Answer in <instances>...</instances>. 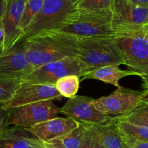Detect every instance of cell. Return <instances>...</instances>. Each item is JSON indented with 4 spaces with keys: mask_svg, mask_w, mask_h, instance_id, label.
Masks as SVG:
<instances>
[{
    "mask_svg": "<svg viewBox=\"0 0 148 148\" xmlns=\"http://www.w3.org/2000/svg\"><path fill=\"white\" fill-rule=\"evenodd\" d=\"M36 148H56V147H52V146L46 144V143H44V142L40 141L39 145L37 146V147Z\"/></svg>",
    "mask_w": 148,
    "mask_h": 148,
    "instance_id": "f546056e",
    "label": "cell"
},
{
    "mask_svg": "<svg viewBox=\"0 0 148 148\" xmlns=\"http://www.w3.org/2000/svg\"><path fill=\"white\" fill-rule=\"evenodd\" d=\"M86 72L85 65L78 58H65L38 66L21 79L30 83L55 85L63 77L73 75L80 77Z\"/></svg>",
    "mask_w": 148,
    "mask_h": 148,
    "instance_id": "8992f818",
    "label": "cell"
},
{
    "mask_svg": "<svg viewBox=\"0 0 148 148\" xmlns=\"http://www.w3.org/2000/svg\"><path fill=\"white\" fill-rule=\"evenodd\" d=\"M110 10L114 36L142 30L148 25V7L136 5L128 0H113Z\"/></svg>",
    "mask_w": 148,
    "mask_h": 148,
    "instance_id": "52a82bcc",
    "label": "cell"
},
{
    "mask_svg": "<svg viewBox=\"0 0 148 148\" xmlns=\"http://www.w3.org/2000/svg\"><path fill=\"white\" fill-rule=\"evenodd\" d=\"M147 97L148 93L145 90L120 87L110 95L94 100V106L107 115H126L137 108Z\"/></svg>",
    "mask_w": 148,
    "mask_h": 148,
    "instance_id": "ba28073f",
    "label": "cell"
},
{
    "mask_svg": "<svg viewBox=\"0 0 148 148\" xmlns=\"http://www.w3.org/2000/svg\"><path fill=\"white\" fill-rule=\"evenodd\" d=\"M21 82L20 79H0V104H6L12 98Z\"/></svg>",
    "mask_w": 148,
    "mask_h": 148,
    "instance_id": "603a6c76",
    "label": "cell"
},
{
    "mask_svg": "<svg viewBox=\"0 0 148 148\" xmlns=\"http://www.w3.org/2000/svg\"><path fill=\"white\" fill-rule=\"evenodd\" d=\"M40 140L26 129L13 126L0 137V148H36Z\"/></svg>",
    "mask_w": 148,
    "mask_h": 148,
    "instance_id": "9a60e30c",
    "label": "cell"
},
{
    "mask_svg": "<svg viewBox=\"0 0 148 148\" xmlns=\"http://www.w3.org/2000/svg\"><path fill=\"white\" fill-rule=\"evenodd\" d=\"M44 0H27L20 23V29L24 35L25 31L31 24L40 12ZM23 38V37H22Z\"/></svg>",
    "mask_w": 148,
    "mask_h": 148,
    "instance_id": "7402d4cb",
    "label": "cell"
},
{
    "mask_svg": "<svg viewBox=\"0 0 148 148\" xmlns=\"http://www.w3.org/2000/svg\"><path fill=\"white\" fill-rule=\"evenodd\" d=\"M147 33L148 25L142 30L118 33L113 37L121 54L123 64L136 76L140 77L142 82L148 79Z\"/></svg>",
    "mask_w": 148,
    "mask_h": 148,
    "instance_id": "3957f363",
    "label": "cell"
},
{
    "mask_svg": "<svg viewBox=\"0 0 148 148\" xmlns=\"http://www.w3.org/2000/svg\"><path fill=\"white\" fill-rule=\"evenodd\" d=\"M27 0H5L2 14L4 41L1 51L12 48L23 36L20 23Z\"/></svg>",
    "mask_w": 148,
    "mask_h": 148,
    "instance_id": "7c38bea8",
    "label": "cell"
},
{
    "mask_svg": "<svg viewBox=\"0 0 148 148\" xmlns=\"http://www.w3.org/2000/svg\"><path fill=\"white\" fill-rule=\"evenodd\" d=\"M57 30L77 38H113L111 10L74 8L59 25Z\"/></svg>",
    "mask_w": 148,
    "mask_h": 148,
    "instance_id": "7a4b0ae2",
    "label": "cell"
},
{
    "mask_svg": "<svg viewBox=\"0 0 148 148\" xmlns=\"http://www.w3.org/2000/svg\"><path fill=\"white\" fill-rule=\"evenodd\" d=\"M78 59L87 72L109 65L120 66L123 61L113 38H78Z\"/></svg>",
    "mask_w": 148,
    "mask_h": 148,
    "instance_id": "277c9868",
    "label": "cell"
},
{
    "mask_svg": "<svg viewBox=\"0 0 148 148\" xmlns=\"http://www.w3.org/2000/svg\"><path fill=\"white\" fill-rule=\"evenodd\" d=\"M84 131L85 127L80 123L78 127L68 134L45 143L56 148H79L84 138Z\"/></svg>",
    "mask_w": 148,
    "mask_h": 148,
    "instance_id": "d6986e66",
    "label": "cell"
},
{
    "mask_svg": "<svg viewBox=\"0 0 148 148\" xmlns=\"http://www.w3.org/2000/svg\"><path fill=\"white\" fill-rule=\"evenodd\" d=\"M60 113L78 122L88 124L105 123L113 118L95 108L94 99L84 95L68 98L65 105L60 108Z\"/></svg>",
    "mask_w": 148,
    "mask_h": 148,
    "instance_id": "30bf717a",
    "label": "cell"
},
{
    "mask_svg": "<svg viewBox=\"0 0 148 148\" xmlns=\"http://www.w3.org/2000/svg\"><path fill=\"white\" fill-rule=\"evenodd\" d=\"M76 75H68L57 81L55 86L64 98H71L76 95L79 88L80 79Z\"/></svg>",
    "mask_w": 148,
    "mask_h": 148,
    "instance_id": "ffe728a7",
    "label": "cell"
},
{
    "mask_svg": "<svg viewBox=\"0 0 148 148\" xmlns=\"http://www.w3.org/2000/svg\"><path fill=\"white\" fill-rule=\"evenodd\" d=\"M83 124L85 127V131L82 143L79 148H104L98 135L91 125L88 124Z\"/></svg>",
    "mask_w": 148,
    "mask_h": 148,
    "instance_id": "cb8c5ba5",
    "label": "cell"
},
{
    "mask_svg": "<svg viewBox=\"0 0 148 148\" xmlns=\"http://www.w3.org/2000/svg\"><path fill=\"white\" fill-rule=\"evenodd\" d=\"M76 1L77 0H44L40 12L26 29L20 41L40 32L57 30L66 16L75 8Z\"/></svg>",
    "mask_w": 148,
    "mask_h": 148,
    "instance_id": "5b68a950",
    "label": "cell"
},
{
    "mask_svg": "<svg viewBox=\"0 0 148 148\" xmlns=\"http://www.w3.org/2000/svg\"><path fill=\"white\" fill-rule=\"evenodd\" d=\"M146 38H147V40H148V33H147V34Z\"/></svg>",
    "mask_w": 148,
    "mask_h": 148,
    "instance_id": "d6a6232c",
    "label": "cell"
},
{
    "mask_svg": "<svg viewBox=\"0 0 148 148\" xmlns=\"http://www.w3.org/2000/svg\"><path fill=\"white\" fill-rule=\"evenodd\" d=\"M113 118L128 145L131 147L136 143H148V127L129 123L118 116Z\"/></svg>",
    "mask_w": 148,
    "mask_h": 148,
    "instance_id": "ac0fdd59",
    "label": "cell"
},
{
    "mask_svg": "<svg viewBox=\"0 0 148 148\" xmlns=\"http://www.w3.org/2000/svg\"><path fill=\"white\" fill-rule=\"evenodd\" d=\"M60 108L52 101H45L11 108L9 125L24 129L33 127L40 123L57 117Z\"/></svg>",
    "mask_w": 148,
    "mask_h": 148,
    "instance_id": "9c48e42d",
    "label": "cell"
},
{
    "mask_svg": "<svg viewBox=\"0 0 148 148\" xmlns=\"http://www.w3.org/2000/svg\"><path fill=\"white\" fill-rule=\"evenodd\" d=\"M62 98L54 85L34 84L22 81L12 98L5 104L10 108L45 101Z\"/></svg>",
    "mask_w": 148,
    "mask_h": 148,
    "instance_id": "4fadbf2b",
    "label": "cell"
},
{
    "mask_svg": "<svg viewBox=\"0 0 148 148\" xmlns=\"http://www.w3.org/2000/svg\"><path fill=\"white\" fill-rule=\"evenodd\" d=\"M10 111L11 108L5 104H0V137L10 127L8 121Z\"/></svg>",
    "mask_w": 148,
    "mask_h": 148,
    "instance_id": "484cf974",
    "label": "cell"
},
{
    "mask_svg": "<svg viewBox=\"0 0 148 148\" xmlns=\"http://www.w3.org/2000/svg\"><path fill=\"white\" fill-rule=\"evenodd\" d=\"M79 125L72 118L56 117L26 130L40 141L48 143L68 134Z\"/></svg>",
    "mask_w": 148,
    "mask_h": 148,
    "instance_id": "5bb4252c",
    "label": "cell"
},
{
    "mask_svg": "<svg viewBox=\"0 0 148 148\" xmlns=\"http://www.w3.org/2000/svg\"><path fill=\"white\" fill-rule=\"evenodd\" d=\"M113 0H77L75 8L89 10H104L110 9Z\"/></svg>",
    "mask_w": 148,
    "mask_h": 148,
    "instance_id": "d4e9b609",
    "label": "cell"
},
{
    "mask_svg": "<svg viewBox=\"0 0 148 148\" xmlns=\"http://www.w3.org/2000/svg\"><path fill=\"white\" fill-rule=\"evenodd\" d=\"M131 75H136L130 70H121L115 65H109L86 72L83 76V79H97L105 83L111 84L117 88H120L121 86L119 85V80L125 77Z\"/></svg>",
    "mask_w": 148,
    "mask_h": 148,
    "instance_id": "e0dca14e",
    "label": "cell"
},
{
    "mask_svg": "<svg viewBox=\"0 0 148 148\" xmlns=\"http://www.w3.org/2000/svg\"><path fill=\"white\" fill-rule=\"evenodd\" d=\"M118 116L133 124L148 127V97L133 111Z\"/></svg>",
    "mask_w": 148,
    "mask_h": 148,
    "instance_id": "44dd1931",
    "label": "cell"
},
{
    "mask_svg": "<svg viewBox=\"0 0 148 148\" xmlns=\"http://www.w3.org/2000/svg\"><path fill=\"white\" fill-rule=\"evenodd\" d=\"M131 148H148V143H139L133 145Z\"/></svg>",
    "mask_w": 148,
    "mask_h": 148,
    "instance_id": "f1b7e54d",
    "label": "cell"
},
{
    "mask_svg": "<svg viewBox=\"0 0 148 148\" xmlns=\"http://www.w3.org/2000/svg\"><path fill=\"white\" fill-rule=\"evenodd\" d=\"M4 1H5V0H0V19L2 18L3 11H4Z\"/></svg>",
    "mask_w": 148,
    "mask_h": 148,
    "instance_id": "4dcf8cb0",
    "label": "cell"
},
{
    "mask_svg": "<svg viewBox=\"0 0 148 148\" xmlns=\"http://www.w3.org/2000/svg\"><path fill=\"white\" fill-rule=\"evenodd\" d=\"M22 42L26 57L34 69L45 64L78 56V38L60 30L40 32Z\"/></svg>",
    "mask_w": 148,
    "mask_h": 148,
    "instance_id": "6da1fadb",
    "label": "cell"
},
{
    "mask_svg": "<svg viewBox=\"0 0 148 148\" xmlns=\"http://www.w3.org/2000/svg\"><path fill=\"white\" fill-rule=\"evenodd\" d=\"M128 1L136 5L148 7V0H128Z\"/></svg>",
    "mask_w": 148,
    "mask_h": 148,
    "instance_id": "83f0119b",
    "label": "cell"
},
{
    "mask_svg": "<svg viewBox=\"0 0 148 148\" xmlns=\"http://www.w3.org/2000/svg\"><path fill=\"white\" fill-rule=\"evenodd\" d=\"M90 125L104 148H131L125 142L113 117L107 122Z\"/></svg>",
    "mask_w": 148,
    "mask_h": 148,
    "instance_id": "2e32d148",
    "label": "cell"
},
{
    "mask_svg": "<svg viewBox=\"0 0 148 148\" xmlns=\"http://www.w3.org/2000/svg\"><path fill=\"white\" fill-rule=\"evenodd\" d=\"M33 69L26 57L22 41L8 50H0V79H21Z\"/></svg>",
    "mask_w": 148,
    "mask_h": 148,
    "instance_id": "8fae6325",
    "label": "cell"
},
{
    "mask_svg": "<svg viewBox=\"0 0 148 148\" xmlns=\"http://www.w3.org/2000/svg\"><path fill=\"white\" fill-rule=\"evenodd\" d=\"M142 88H143V90L146 91L148 93V79L145 82H143L142 83Z\"/></svg>",
    "mask_w": 148,
    "mask_h": 148,
    "instance_id": "1f68e13d",
    "label": "cell"
},
{
    "mask_svg": "<svg viewBox=\"0 0 148 148\" xmlns=\"http://www.w3.org/2000/svg\"><path fill=\"white\" fill-rule=\"evenodd\" d=\"M4 30L3 27L2 20L0 19V50H1L4 46Z\"/></svg>",
    "mask_w": 148,
    "mask_h": 148,
    "instance_id": "4316f807",
    "label": "cell"
}]
</instances>
